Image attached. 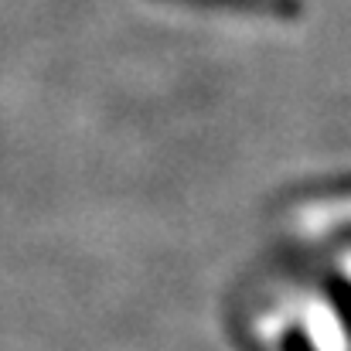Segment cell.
Wrapping results in <instances>:
<instances>
[{
  "label": "cell",
  "mask_w": 351,
  "mask_h": 351,
  "mask_svg": "<svg viewBox=\"0 0 351 351\" xmlns=\"http://www.w3.org/2000/svg\"><path fill=\"white\" fill-rule=\"evenodd\" d=\"M181 7H202V10H232V14H252L266 21H297L300 0H167Z\"/></svg>",
  "instance_id": "1"
}]
</instances>
